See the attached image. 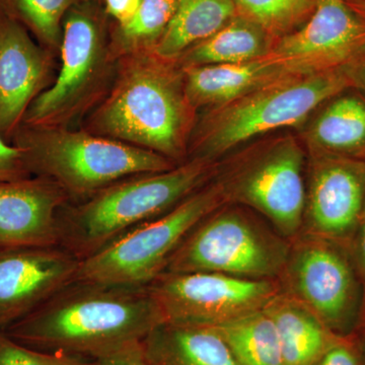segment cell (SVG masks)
<instances>
[{
	"label": "cell",
	"instance_id": "cell-1",
	"mask_svg": "<svg viewBox=\"0 0 365 365\" xmlns=\"http://www.w3.org/2000/svg\"><path fill=\"white\" fill-rule=\"evenodd\" d=\"M163 323L148 285L74 280L2 332L33 349L96 360L143 345Z\"/></svg>",
	"mask_w": 365,
	"mask_h": 365
},
{
	"label": "cell",
	"instance_id": "cell-2",
	"mask_svg": "<svg viewBox=\"0 0 365 365\" xmlns=\"http://www.w3.org/2000/svg\"><path fill=\"white\" fill-rule=\"evenodd\" d=\"M213 170L211 160L197 158L165 172L115 182L66 215H59L60 247L83 260L165 215L202 188Z\"/></svg>",
	"mask_w": 365,
	"mask_h": 365
},
{
	"label": "cell",
	"instance_id": "cell-3",
	"mask_svg": "<svg viewBox=\"0 0 365 365\" xmlns=\"http://www.w3.org/2000/svg\"><path fill=\"white\" fill-rule=\"evenodd\" d=\"M19 134L31 174L48 178L76 196L97 194L122 179L173 169L162 155L117 139L83 132H46L35 127Z\"/></svg>",
	"mask_w": 365,
	"mask_h": 365
},
{
	"label": "cell",
	"instance_id": "cell-4",
	"mask_svg": "<svg viewBox=\"0 0 365 365\" xmlns=\"http://www.w3.org/2000/svg\"><path fill=\"white\" fill-rule=\"evenodd\" d=\"M352 86L344 67L270 81L217 108L204 128L198 158L211 160L255 136L300 124L318 106Z\"/></svg>",
	"mask_w": 365,
	"mask_h": 365
},
{
	"label": "cell",
	"instance_id": "cell-5",
	"mask_svg": "<svg viewBox=\"0 0 365 365\" xmlns=\"http://www.w3.org/2000/svg\"><path fill=\"white\" fill-rule=\"evenodd\" d=\"M190 103L176 76L155 63H137L101 108L98 126L117 140L179 158L185 148Z\"/></svg>",
	"mask_w": 365,
	"mask_h": 365
},
{
	"label": "cell",
	"instance_id": "cell-6",
	"mask_svg": "<svg viewBox=\"0 0 365 365\" xmlns=\"http://www.w3.org/2000/svg\"><path fill=\"white\" fill-rule=\"evenodd\" d=\"M225 203L220 182L199 189L165 215L83 259L76 280L148 287L165 272L194 227Z\"/></svg>",
	"mask_w": 365,
	"mask_h": 365
},
{
	"label": "cell",
	"instance_id": "cell-7",
	"mask_svg": "<svg viewBox=\"0 0 365 365\" xmlns=\"http://www.w3.org/2000/svg\"><path fill=\"white\" fill-rule=\"evenodd\" d=\"M218 208L194 227L165 272H211L254 280H278L290 241L235 209Z\"/></svg>",
	"mask_w": 365,
	"mask_h": 365
},
{
	"label": "cell",
	"instance_id": "cell-8",
	"mask_svg": "<svg viewBox=\"0 0 365 365\" xmlns=\"http://www.w3.org/2000/svg\"><path fill=\"white\" fill-rule=\"evenodd\" d=\"M277 281L335 335L352 338L361 328L364 290L345 244L300 232Z\"/></svg>",
	"mask_w": 365,
	"mask_h": 365
},
{
	"label": "cell",
	"instance_id": "cell-9",
	"mask_svg": "<svg viewBox=\"0 0 365 365\" xmlns=\"http://www.w3.org/2000/svg\"><path fill=\"white\" fill-rule=\"evenodd\" d=\"M306 157L294 138L281 139L242 160L218 180L227 202L267 218L288 241L300 234L306 209Z\"/></svg>",
	"mask_w": 365,
	"mask_h": 365
},
{
	"label": "cell",
	"instance_id": "cell-10",
	"mask_svg": "<svg viewBox=\"0 0 365 365\" xmlns=\"http://www.w3.org/2000/svg\"><path fill=\"white\" fill-rule=\"evenodd\" d=\"M165 323L216 327L264 309L280 292L277 280L211 272H163L148 284Z\"/></svg>",
	"mask_w": 365,
	"mask_h": 365
},
{
	"label": "cell",
	"instance_id": "cell-11",
	"mask_svg": "<svg viewBox=\"0 0 365 365\" xmlns=\"http://www.w3.org/2000/svg\"><path fill=\"white\" fill-rule=\"evenodd\" d=\"M311 20L268 53L292 74L342 68L365 51V20L346 0H317Z\"/></svg>",
	"mask_w": 365,
	"mask_h": 365
},
{
	"label": "cell",
	"instance_id": "cell-12",
	"mask_svg": "<svg viewBox=\"0 0 365 365\" xmlns=\"http://www.w3.org/2000/svg\"><path fill=\"white\" fill-rule=\"evenodd\" d=\"M313 155L300 232L346 244L364 216L365 160Z\"/></svg>",
	"mask_w": 365,
	"mask_h": 365
},
{
	"label": "cell",
	"instance_id": "cell-13",
	"mask_svg": "<svg viewBox=\"0 0 365 365\" xmlns=\"http://www.w3.org/2000/svg\"><path fill=\"white\" fill-rule=\"evenodd\" d=\"M81 261L60 246L0 248V331L76 280Z\"/></svg>",
	"mask_w": 365,
	"mask_h": 365
},
{
	"label": "cell",
	"instance_id": "cell-14",
	"mask_svg": "<svg viewBox=\"0 0 365 365\" xmlns=\"http://www.w3.org/2000/svg\"><path fill=\"white\" fill-rule=\"evenodd\" d=\"M102 59V38L95 19L81 9L69 11L61 45V67L56 81L39 93L23 122L42 128L68 110L85 93Z\"/></svg>",
	"mask_w": 365,
	"mask_h": 365
},
{
	"label": "cell",
	"instance_id": "cell-15",
	"mask_svg": "<svg viewBox=\"0 0 365 365\" xmlns=\"http://www.w3.org/2000/svg\"><path fill=\"white\" fill-rule=\"evenodd\" d=\"M66 192L48 178L0 182V248L60 246Z\"/></svg>",
	"mask_w": 365,
	"mask_h": 365
},
{
	"label": "cell",
	"instance_id": "cell-16",
	"mask_svg": "<svg viewBox=\"0 0 365 365\" xmlns=\"http://www.w3.org/2000/svg\"><path fill=\"white\" fill-rule=\"evenodd\" d=\"M47 57L24 26L11 18L0 23V133L11 135L39 95Z\"/></svg>",
	"mask_w": 365,
	"mask_h": 365
},
{
	"label": "cell",
	"instance_id": "cell-17",
	"mask_svg": "<svg viewBox=\"0 0 365 365\" xmlns=\"http://www.w3.org/2000/svg\"><path fill=\"white\" fill-rule=\"evenodd\" d=\"M290 74L268 54L245 63L191 66L187 71L185 93L191 106L220 107Z\"/></svg>",
	"mask_w": 365,
	"mask_h": 365
},
{
	"label": "cell",
	"instance_id": "cell-18",
	"mask_svg": "<svg viewBox=\"0 0 365 365\" xmlns=\"http://www.w3.org/2000/svg\"><path fill=\"white\" fill-rule=\"evenodd\" d=\"M264 309L277 331L283 365H314L331 345L343 338L329 330L299 300L281 290Z\"/></svg>",
	"mask_w": 365,
	"mask_h": 365
},
{
	"label": "cell",
	"instance_id": "cell-19",
	"mask_svg": "<svg viewBox=\"0 0 365 365\" xmlns=\"http://www.w3.org/2000/svg\"><path fill=\"white\" fill-rule=\"evenodd\" d=\"M143 348L153 365H237L213 327L163 323L143 341Z\"/></svg>",
	"mask_w": 365,
	"mask_h": 365
},
{
	"label": "cell",
	"instance_id": "cell-20",
	"mask_svg": "<svg viewBox=\"0 0 365 365\" xmlns=\"http://www.w3.org/2000/svg\"><path fill=\"white\" fill-rule=\"evenodd\" d=\"M307 141L317 155L365 160V98L338 95L311 125Z\"/></svg>",
	"mask_w": 365,
	"mask_h": 365
},
{
	"label": "cell",
	"instance_id": "cell-21",
	"mask_svg": "<svg viewBox=\"0 0 365 365\" xmlns=\"http://www.w3.org/2000/svg\"><path fill=\"white\" fill-rule=\"evenodd\" d=\"M235 0H177L176 11L158 41L155 51L174 58L227 25L235 14Z\"/></svg>",
	"mask_w": 365,
	"mask_h": 365
},
{
	"label": "cell",
	"instance_id": "cell-22",
	"mask_svg": "<svg viewBox=\"0 0 365 365\" xmlns=\"http://www.w3.org/2000/svg\"><path fill=\"white\" fill-rule=\"evenodd\" d=\"M271 49L261 25L237 19L199 43L187 59L191 66L245 63L265 56Z\"/></svg>",
	"mask_w": 365,
	"mask_h": 365
},
{
	"label": "cell",
	"instance_id": "cell-23",
	"mask_svg": "<svg viewBox=\"0 0 365 365\" xmlns=\"http://www.w3.org/2000/svg\"><path fill=\"white\" fill-rule=\"evenodd\" d=\"M213 328L222 335L237 365H283L277 331L265 309Z\"/></svg>",
	"mask_w": 365,
	"mask_h": 365
},
{
	"label": "cell",
	"instance_id": "cell-24",
	"mask_svg": "<svg viewBox=\"0 0 365 365\" xmlns=\"http://www.w3.org/2000/svg\"><path fill=\"white\" fill-rule=\"evenodd\" d=\"M21 20L46 43L59 40L60 25L72 0H9Z\"/></svg>",
	"mask_w": 365,
	"mask_h": 365
},
{
	"label": "cell",
	"instance_id": "cell-25",
	"mask_svg": "<svg viewBox=\"0 0 365 365\" xmlns=\"http://www.w3.org/2000/svg\"><path fill=\"white\" fill-rule=\"evenodd\" d=\"M177 0H143L122 36L129 44H139L162 35L176 11Z\"/></svg>",
	"mask_w": 365,
	"mask_h": 365
},
{
	"label": "cell",
	"instance_id": "cell-26",
	"mask_svg": "<svg viewBox=\"0 0 365 365\" xmlns=\"http://www.w3.org/2000/svg\"><path fill=\"white\" fill-rule=\"evenodd\" d=\"M90 359L33 349L0 331V365H86Z\"/></svg>",
	"mask_w": 365,
	"mask_h": 365
},
{
	"label": "cell",
	"instance_id": "cell-27",
	"mask_svg": "<svg viewBox=\"0 0 365 365\" xmlns=\"http://www.w3.org/2000/svg\"><path fill=\"white\" fill-rule=\"evenodd\" d=\"M264 28L287 25L299 6V0H235Z\"/></svg>",
	"mask_w": 365,
	"mask_h": 365
},
{
	"label": "cell",
	"instance_id": "cell-28",
	"mask_svg": "<svg viewBox=\"0 0 365 365\" xmlns=\"http://www.w3.org/2000/svg\"><path fill=\"white\" fill-rule=\"evenodd\" d=\"M30 176L23 148L7 143L6 137L0 133V182L16 181Z\"/></svg>",
	"mask_w": 365,
	"mask_h": 365
},
{
	"label": "cell",
	"instance_id": "cell-29",
	"mask_svg": "<svg viewBox=\"0 0 365 365\" xmlns=\"http://www.w3.org/2000/svg\"><path fill=\"white\" fill-rule=\"evenodd\" d=\"M314 365H364L356 340L340 338L331 345Z\"/></svg>",
	"mask_w": 365,
	"mask_h": 365
},
{
	"label": "cell",
	"instance_id": "cell-30",
	"mask_svg": "<svg viewBox=\"0 0 365 365\" xmlns=\"http://www.w3.org/2000/svg\"><path fill=\"white\" fill-rule=\"evenodd\" d=\"M345 245L365 294V216L361 218L354 234Z\"/></svg>",
	"mask_w": 365,
	"mask_h": 365
},
{
	"label": "cell",
	"instance_id": "cell-31",
	"mask_svg": "<svg viewBox=\"0 0 365 365\" xmlns=\"http://www.w3.org/2000/svg\"><path fill=\"white\" fill-rule=\"evenodd\" d=\"M86 365H153L144 354L143 345L118 352L104 359L91 360Z\"/></svg>",
	"mask_w": 365,
	"mask_h": 365
},
{
	"label": "cell",
	"instance_id": "cell-32",
	"mask_svg": "<svg viewBox=\"0 0 365 365\" xmlns=\"http://www.w3.org/2000/svg\"><path fill=\"white\" fill-rule=\"evenodd\" d=\"M141 2L143 0H106L108 11L119 21L121 26L131 21Z\"/></svg>",
	"mask_w": 365,
	"mask_h": 365
},
{
	"label": "cell",
	"instance_id": "cell-33",
	"mask_svg": "<svg viewBox=\"0 0 365 365\" xmlns=\"http://www.w3.org/2000/svg\"><path fill=\"white\" fill-rule=\"evenodd\" d=\"M352 86L365 91V51L344 66Z\"/></svg>",
	"mask_w": 365,
	"mask_h": 365
},
{
	"label": "cell",
	"instance_id": "cell-34",
	"mask_svg": "<svg viewBox=\"0 0 365 365\" xmlns=\"http://www.w3.org/2000/svg\"><path fill=\"white\" fill-rule=\"evenodd\" d=\"M352 11L365 20V0H346Z\"/></svg>",
	"mask_w": 365,
	"mask_h": 365
},
{
	"label": "cell",
	"instance_id": "cell-35",
	"mask_svg": "<svg viewBox=\"0 0 365 365\" xmlns=\"http://www.w3.org/2000/svg\"><path fill=\"white\" fill-rule=\"evenodd\" d=\"M360 337L356 340L357 347H359L360 357H361L362 364L365 365V319L362 324L361 328L359 329Z\"/></svg>",
	"mask_w": 365,
	"mask_h": 365
},
{
	"label": "cell",
	"instance_id": "cell-36",
	"mask_svg": "<svg viewBox=\"0 0 365 365\" xmlns=\"http://www.w3.org/2000/svg\"><path fill=\"white\" fill-rule=\"evenodd\" d=\"M4 16H2V13H1V6H0V23H1L2 21L4 20Z\"/></svg>",
	"mask_w": 365,
	"mask_h": 365
},
{
	"label": "cell",
	"instance_id": "cell-37",
	"mask_svg": "<svg viewBox=\"0 0 365 365\" xmlns=\"http://www.w3.org/2000/svg\"><path fill=\"white\" fill-rule=\"evenodd\" d=\"M364 216H365V205H364ZM364 216H362V217H364Z\"/></svg>",
	"mask_w": 365,
	"mask_h": 365
}]
</instances>
